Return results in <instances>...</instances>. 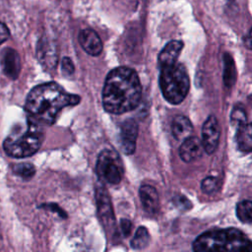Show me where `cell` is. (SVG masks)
Here are the masks:
<instances>
[{
  "instance_id": "cell-1",
  "label": "cell",
  "mask_w": 252,
  "mask_h": 252,
  "mask_svg": "<svg viewBox=\"0 0 252 252\" xmlns=\"http://www.w3.org/2000/svg\"><path fill=\"white\" fill-rule=\"evenodd\" d=\"M142 96L138 74L132 68L120 66L106 76L102 90L103 108L113 114H122L137 107Z\"/></svg>"
},
{
  "instance_id": "cell-2",
  "label": "cell",
  "mask_w": 252,
  "mask_h": 252,
  "mask_svg": "<svg viewBox=\"0 0 252 252\" xmlns=\"http://www.w3.org/2000/svg\"><path fill=\"white\" fill-rule=\"evenodd\" d=\"M80 100L79 95L69 94L58 84L49 82L31 90L26 99L25 108L30 117L38 123L51 125L62 108L78 104Z\"/></svg>"
},
{
  "instance_id": "cell-3",
  "label": "cell",
  "mask_w": 252,
  "mask_h": 252,
  "mask_svg": "<svg viewBox=\"0 0 252 252\" xmlns=\"http://www.w3.org/2000/svg\"><path fill=\"white\" fill-rule=\"evenodd\" d=\"M193 249L198 252L252 251V243L238 229H215L202 233L194 241Z\"/></svg>"
},
{
  "instance_id": "cell-4",
  "label": "cell",
  "mask_w": 252,
  "mask_h": 252,
  "mask_svg": "<svg viewBox=\"0 0 252 252\" xmlns=\"http://www.w3.org/2000/svg\"><path fill=\"white\" fill-rule=\"evenodd\" d=\"M43 141V132L36 120L30 117L25 129L12 132L3 143L5 153L13 158H27L35 154Z\"/></svg>"
},
{
  "instance_id": "cell-5",
  "label": "cell",
  "mask_w": 252,
  "mask_h": 252,
  "mask_svg": "<svg viewBox=\"0 0 252 252\" xmlns=\"http://www.w3.org/2000/svg\"><path fill=\"white\" fill-rule=\"evenodd\" d=\"M159 86L163 97L168 102L172 104L182 102L190 89V80L185 67L178 63L161 67Z\"/></svg>"
},
{
  "instance_id": "cell-6",
  "label": "cell",
  "mask_w": 252,
  "mask_h": 252,
  "mask_svg": "<svg viewBox=\"0 0 252 252\" xmlns=\"http://www.w3.org/2000/svg\"><path fill=\"white\" fill-rule=\"evenodd\" d=\"M96 173L100 180L118 184L123 175V163L118 154L111 150H103L97 158Z\"/></svg>"
},
{
  "instance_id": "cell-7",
  "label": "cell",
  "mask_w": 252,
  "mask_h": 252,
  "mask_svg": "<svg viewBox=\"0 0 252 252\" xmlns=\"http://www.w3.org/2000/svg\"><path fill=\"white\" fill-rule=\"evenodd\" d=\"M96 204L98 217L105 229H113V226L115 227V218L109 196L103 186H99L96 189Z\"/></svg>"
},
{
  "instance_id": "cell-8",
  "label": "cell",
  "mask_w": 252,
  "mask_h": 252,
  "mask_svg": "<svg viewBox=\"0 0 252 252\" xmlns=\"http://www.w3.org/2000/svg\"><path fill=\"white\" fill-rule=\"evenodd\" d=\"M220 125L215 116H210L204 123L202 128V143L207 154H213L220 141Z\"/></svg>"
},
{
  "instance_id": "cell-9",
  "label": "cell",
  "mask_w": 252,
  "mask_h": 252,
  "mask_svg": "<svg viewBox=\"0 0 252 252\" xmlns=\"http://www.w3.org/2000/svg\"><path fill=\"white\" fill-rule=\"evenodd\" d=\"M138 124L134 119H128L123 122L120 128V145L126 155L135 152L136 141L138 137Z\"/></svg>"
},
{
  "instance_id": "cell-10",
  "label": "cell",
  "mask_w": 252,
  "mask_h": 252,
  "mask_svg": "<svg viewBox=\"0 0 252 252\" xmlns=\"http://www.w3.org/2000/svg\"><path fill=\"white\" fill-rule=\"evenodd\" d=\"M78 39L82 48L90 55L96 56L102 51L101 39L94 30H82L79 33Z\"/></svg>"
},
{
  "instance_id": "cell-11",
  "label": "cell",
  "mask_w": 252,
  "mask_h": 252,
  "mask_svg": "<svg viewBox=\"0 0 252 252\" xmlns=\"http://www.w3.org/2000/svg\"><path fill=\"white\" fill-rule=\"evenodd\" d=\"M202 141L197 137H188L179 148V156L185 162H191L200 158L204 152Z\"/></svg>"
},
{
  "instance_id": "cell-12",
  "label": "cell",
  "mask_w": 252,
  "mask_h": 252,
  "mask_svg": "<svg viewBox=\"0 0 252 252\" xmlns=\"http://www.w3.org/2000/svg\"><path fill=\"white\" fill-rule=\"evenodd\" d=\"M0 64L3 72L11 79H16L21 70L20 57L16 50L6 48L1 52Z\"/></svg>"
},
{
  "instance_id": "cell-13",
  "label": "cell",
  "mask_w": 252,
  "mask_h": 252,
  "mask_svg": "<svg viewBox=\"0 0 252 252\" xmlns=\"http://www.w3.org/2000/svg\"><path fill=\"white\" fill-rule=\"evenodd\" d=\"M139 194L144 210L152 215L158 213L159 208V199L156 188L151 185H143L139 190Z\"/></svg>"
},
{
  "instance_id": "cell-14",
  "label": "cell",
  "mask_w": 252,
  "mask_h": 252,
  "mask_svg": "<svg viewBox=\"0 0 252 252\" xmlns=\"http://www.w3.org/2000/svg\"><path fill=\"white\" fill-rule=\"evenodd\" d=\"M183 48V43L180 40L169 41L159 52L158 63L160 67L169 66L176 63L177 58Z\"/></svg>"
},
{
  "instance_id": "cell-15",
  "label": "cell",
  "mask_w": 252,
  "mask_h": 252,
  "mask_svg": "<svg viewBox=\"0 0 252 252\" xmlns=\"http://www.w3.org/2000/svg\"><path fill=\"white\" fill-rule=\"evenodd\" d=\"M193 131L191 121L184 115H177L171 123V132L173 137L178 141H184L190 137Z\"/></svg>"
},
{
  "instance_id": "cell-16",
  "label": "cell",
  "mask_w": 252,
  "mask_h": 252,
  "mask_svg": "<svg viewBox=\"0 0 252 252\" xmlns=\"http://www.w3.org/2000/svg\"><path fill=\"white\" fill-rule=\"evenodd\" d=\"M237 146L242 152H252V122L238 127L236 135Z\"/></svg>"
},
{
  "instance_id": "cell-17",
  "label": "cell",
  "mask_w": 252,
  "mask_h": 252,
  "mask_svg": "<svg viewBox=\"0 0 252 252\" xmlns=\"http://www.w3.org/2000/svg\"><path fill=\"white\" fill-rule=\"evenodd\" d=\"M236 215L241 222L252 223V201L244 200L237 204Z\"/></svg>"
},
{
  "instance_id": "cell-18",
  "label": "cell",
  "mask_w": 252,
  "mask_h": 252,
  "mask_svg": "<svg viewBox=\"0 0 252 252\" xmlns=\"http://www.w3.org/2000/svg\"><path fill=\"white\" fill-rule=\"evenodd\" d=\"M149 241L150 234L148 229L145 226H140L131 240V247L134 249H143L149 244Z\"/></svg>"
},
{
  "instance_id": "cell-19",
  "label": "cell",
  "mask_w": 252,
  "mask_h": 252,
  "mask_svg": "<svg viewBox=\"0 0 252 252\" xmlns=\"http://www.w3.org/2000/svg\"><path fill=\"white\" fill-rule=\"evenodd\" d=\"M224 72L223 80L227 87H231L235 81V67L233 60L228 54L224 55Z\"/></svg>"
},
{
  "instance_id": "cell-20",
  "label": "cell",
  "mask_w": 252,
  "mask_h": 252,
  "mask_svg": "<svg viewBox=\"0 0 252 252\" xmlns=\"http://www.w3.org/2000/svg\"><path fill=\"white\" fill-rule=\"evenodd\" d=\"M13 171L21 176L22 178L28 180L30 178H32L34 173H35V168L34 166L32 164V163H19V164H16L13 166Z\"/></svg>"
},
{
  "instance_id": "cell-21",
  "label": "cell",
  "mask_w": 252,
  "mask_h": 252,
  "mask_svg": "<svg viewBox=\"0 0 252 252\" xmlns=\"http://www.w3.org/2000/svg\"><path fill=\"white\" fill-rule=\"evenodd\" d=\"M220 182L219 178L214 177V176L206 177L205 179H203V181L201 183L202 191L209 195H212V194H215L216 192H218L220 189Z\"/></svg>"
},
{
  "instance_id": "cell-22",
  "label": "cell",
  "mask_w": 252,
  "mask_h": 252,
  "mask_svg": "<svg viewBox=\"0 0 252 252\" xmlns=\"http://www.w3.org/2000/svg\"><path fill=\"white\" fill-rule=\"evenodd\" d=\"M245 120H246V115H245V112L243 111V109L235 107L231 112V122H232V124L239 127L242 124L245 123Z\"/></svg>"
},
{
  "instance_id": "cell-23",
  "label": "cell",
  "mask_w": 252,
  "mask_h": 252,
  "mask_svg": "<svg viewBox=\"0 0 252 252\" xmlns=\"http://www.w3.org/2000/svg\"><path fill=\"white\" fill-rule=\"evenodd\" d=\"M61 69H62V72L65 76H70L74 73V64L72 62V60L68 57H64L62 59V62H61Z\"/></svg>"
},
{
  "instance_id": "cell-24",
  "label": "cell",
  "mask_w": 252,
  "mask_h": 252,
  "mask_svg": "<svg viewBox=\"0 0 252 252\" xmlns=\"http://www.w3.org/2000/svg\"><path fill=\"white\" fill-rule=\"evenodd\" d=\"M9 36H10V32L7 26L0 22V44L6 41L9 38Z\"/></svg>"
},
{
  "instance_id": "cell-25",
  "label": "cell",
  "mask_w": 252,
  "mask_h": 252,
  "mask_svg": "<svg viewBox=\"0 0 252 252\" xmlns=\"http://www.w3.org/2000/svg\"><path fill=\"white\" fill-rule=\"evenodd\" d=\"M121 229L124 234V236H128L132 229V223L128 220H121Z\"/></svg>"
},
{
  "instance_id": "cell-26",
  "label": "cell",
  "mask_w": 252,
  "mask_h": 252,
  "mask_svg": "<svg viewBox=\"0 0 252 252\" xmlns=\"http://www.w3.org/2000/svg\"><path fill=\"white\" fill-rule=\"evenodd\" d=\"M244 45L248 48V49H252V29L250 30V32L244 36Z\"/></svg>"
}]
</instances>
